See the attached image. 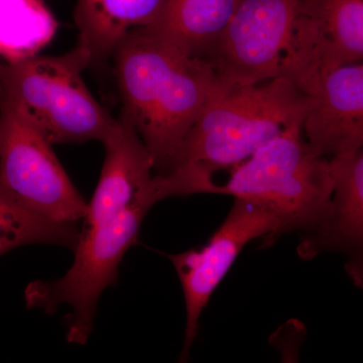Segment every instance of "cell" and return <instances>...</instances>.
<instances>
[{"label": "cell", "instance_id": "5", "mask_svg": "<svg viewBox=\"0 0 363 363\" xmlns=\"http://www.w3.org/2000/svg\"><path fill=\"white\" fill-rule=\"evenodd\" d=\"M157 202L152 182L150 187L121 214L83 227L73 250L75 257L70 269L61 278L35 281L26 286L28 307L52 315L61 306H69L72 313L67 339L81 345L87 342L98 300L107 286L116 283L121 259L138 242L143 219Z\"/></svg>", "mask_w": 363, "mask_h": 363}, {"label": "cell", "instance_id": "13", "mask_svg": "<svg viewBox=\"0 0 363 363\" xmlns=\"http://www.w3.org/2000/svg\"><path fill=\"white\" fill-rule=\"evenodd\" d=\"M166 0H77L74 21L77 44L87 52L90 68H102L131 30L150 26Z\"/></svg>", "mask_w": 363, "mask_h": 363}, {"label": "cell", "instance_id": "12", "mask_svg": "<svg viewBox=\"0 0 363 363\" xmlns=\"http://www.w3.org/2000/svg\"><path fill=\"white\" fill-rule=\"evenodd\" d=\"M102 145L104 167L94 194L87 203L83 227L121 214L150 187L154 179V162L149 150L121 114Z\"/></svg>", "mask_w": 363, "mask_h": 363}, {"label": "cell", "instance_id": "1", "mask_svg": "<svg viewBox=\"0 0 363 363\" xmlns=\"http://www.w3.org/2000/svg\"><path fill=\"white\" fill-rule=\"evenodd\" d=\"M121 114L166 174L200 112L221 84L205 60L189 56L147 26L135 28L111 57Z\"/></svg>", "mask_w": 363, "mask_h": 363}, {"label": "cell", "instance_id": "10", "mask_svg": "<svg viewBox=\"0 0 363 363\" xmlns=\"http://www.w3.org/2000/svg\"><path fill=\"white\" fill-rule=\"evenodd\" d=\"M309 97L302 128L316 154L331 159L362 150V63L325 72Z\"/></svg>", "mask_w": 363, "mask_h": 363}, {"label": "cell", "instance_id": "2", "mask_svg": "<svg viewBox=\"0 0 363 363\" xmlns=\"http://www.w3.org/2000/svg\"><path fill=\"white\" fill-rule=\"evenodd\" d=\"M310 97L286 78L221 84L200 112L179 152L169 183L176 196L197 194L219 169H233L298 117ZM169 173V172H168Z\"/></svg>", "mask_w": 363, "mask_h": 363}, {"label": "cell", "instance_id": "11", "mask_svg": "<svg viewBox=\"0 0 363 363\" xmlns=\"http://www.w3.org/2000/svg\"><path fill=\"white\" fill-rule=\"evenodd\" d=\"M333 192L323 220L301 243L303 257L322 252H342L348 257V271L362 279L363 250V152L329 159Z\"/></svg>", "mask_w": 363, "mask_h": 363}, {"label": "cell", "instance_id": "15", "mask_svg": "<svg viewBox=\"0 0 363 363\" xmlns=\"http://www.w3.org/2000/svg\"><path fill=\"white\" fill-rule=\"evenodd\" d=\"M80 231L76 224L58 223L26 207L0 181V257L28 245H54L74 250Z\"/></svg>", "mask_w": 363, "mask_h": 363}, {"label": "cell", "instance_id": "3", "mask_svg": "<svg viewBox=\"0 0 363 363\" xmlns=\"http://www.w3.org/2000/svg\"><path fill=\"white\" fill-rule=\"evenodd\" d=\"M298 117L250 159L231 169L223 185L210 182L203 193L230 195L279 217L286 233H314L328 211L332 192L329 159L308 145Z\"/></svg>", "mask_w": 363, "mask_h": 363}, {"label": "cell", "instance_id": "4", "mask_svg": "<svg viewBox=\"0 0 363 363\" xmlns=\"http://www.w3.org/2000/svg\"><path fill=\"white\" fill-rule=\"evenodd\" d=\"M87 52L76 44L59 56L0 62V100L9 102L52 145L104 143L116 118L97 101L83 73Z\"/></svg>", "mask_w": 363, "mask_h": 363}, {"label": "cell", "instance_id": "8", "mask_svg": "<svg viewBox=\"0 0 363 363\" xmlns=\"http://www.w3.org/2000/svg\"><path fill=\"white\" fill-rule=\"evenodd\" d=\"M286 229L279 217L257 205L235 199L230 212L205 247L169 255L185 298L186 329L182 359L198 335L203 310L247 243L276 240Z\"/></svg>", "mask_w": 363, "mask_h": 363}, {"label": "cell", "instance_id": "9", "mask_svg": "<svg viewBox=\"0 0 363 363\" xmlns=\"http://www.w3.org/2000/svg\"><path fill=\"white\" fill-rule=\"evenodd\" d=\"M363 61V0H302L283 78L309 96L325 72Z\"/></svg>", "mask_w": 363, "mask_h": 363}, {"label": "cell", "instance_id": "14", "mask_svg": "<svg viewBox=\"0 0 363 363\" xmlns=\"http://www.w3.org/2000/svg\"><path fill=\"white\" fill-rule=\"evenodd\" d=\"M240 0H166L152 32L177 49L206 61Z\"/></svg>", "mask_w": 363, "mask_h": 363}, {"label": "cell", "instance_id": "6", "mask_svg": "<svg viewBox=\"0 0 363 363\" xmlns=\"http://www.w3.org/2000/svg\"><path fill=\"white\" fill-rule=\"evenodd\" d=\"M52 143L9 102L0 100V181L26 207L50 220L77 224L87 203Z\"/></svg>", "mask_w": 363, "mask_h": 363}, {"label": "cell", "instance_id": "7", "mask_svg": "<svg viewBox=\"0 0 363 363\" xmlns=\"http://www.w3.org/2000/svg\"><path fill=\"white\" fill-rule=\"evenodd\" d=\"M302 0H240L206 61L230 85L283 78Z\"/></svg>", "mask_w": 363, "mask_h": 363}]
</instances>
